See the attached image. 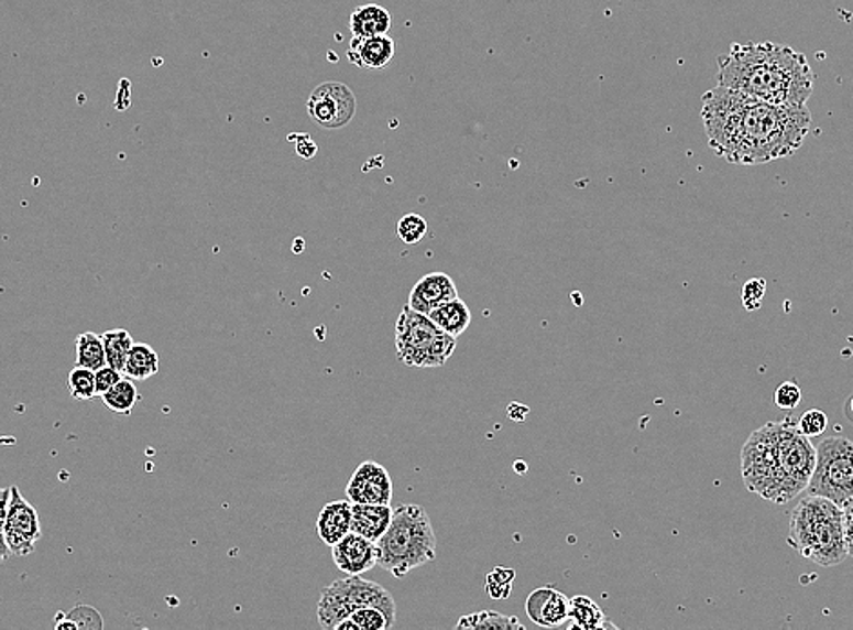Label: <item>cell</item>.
I'll list each match as a JSON object with an SVG mask.
<instances>
[{"instance_id": "obj_1", "label": "cell", "mask_w": 853, "mask_h": 630, "mask_svg": "<svg viewBox=\"0 0 853 630\" xmlns=\"http://www.w3.org/2000/svg\"><path fill=\"white\" fill-rule=\"evenodd\" d=\"M701 119L710 150L734 166L796 155L812 128L807 106L763 102L719 84L703 95Z\"/></svg>"}, {"instance_id": "obj_2", "label": "cell", "mask_w": 853, "mask_h": 630, "mask_svg": "<svg viewBox=\"0 0 853 630\" xmlns=\"http://www.w3.org/2000/svg\"><path fill=\"white\" fill-rule=\"evenodd\" d=\"M813 83L807 55L774 42L732 44L718 61L719 86L763 102L807 106Z\"/></svg>"}, {"instance_id": "obj_3", "label": "cell", "mask_w": 853, "mask_h": 630, "mask_svg": "<svg viewBox=\"0 0 853 630\" xmlns=\"http://www.w3.org/2000/svg\"><path fill=\"white\" fill-rule=\"evenodd\" d=\"M788 545L821 567L843 564L849 558L843 507L812 495L801 498L791 511Z\"/></svg>"}, {"instance_id": "obj_4", "label": "cell", "mask_w": 853, "mask_h": 630, "mask_svg": "<svg viewBox=\"0 0 853 630\" xmlns=\"http://www.w3.org/2000/svg\"><path fill=\"white\" fill-rule=\"evenodd\" d=\"M376 547L378 565L396 578L435 562L438 540L424 507L405 503L394 509L393 520Z\"/></svg>"}, {"instance_id": "obj_5", "label": "cell", "mask_w": 853, "mask_h": 630, "mask_svg": "<svg viewBox=\"0 0 853 630\" xmlns=\"http://www.w3.org/2000/svg\"><path fill=\"white\" fill-rule=\"evenodd\" d=\"M741 475L746 489L777 506L797 498L779 458L777 422L763 425L748 436L741 450Z\"/></svg>"}, {"instance_id": "obj_6", "label": "cell", "mask_w": 853, "mask_h": 630, "mask_svg": "<svg viewBox=\"0 0 853 630\" xmlns=\"http://www.w3.org/2000/svg\"><path fill=\"white\" fill-rule=\"evenodd\" d=\"M458 338L441 332L429 316L405 305L396 321V357L414 369H435L447 363Z\"/></svg>"}, {"instance_id": "obj_7", "label": "cell", "mask_w": 853, "mask_h": 630, "mask_svg": "<svg viewBox=\"0 0 853 630\" xmlns=\"http://www.w3.org/2000/svg\"><path fill=\"white\" fill-rule=\"evenodd\" d=\"M807 495L827 498L835 506L846 507L853 500V442L844 436L822 439Z\"/></svg>"}, {"instance_id": "obj_8", "label": "cell", "mask_w": 853, "mask_h": 630, "mask_svg": "<svg viewBox=\"0 0 853 630\" xmlns=\"http://www.w3.org/2000/svg\"><path fill=\"white\" fill-rule=\"evenodd\" d=\"M307 115L324 130H340L354 119L357 97L347 84H320L310 91Z\"/></svg>"}, {"instance_id": "obj_9", "label": "cell", "mask_w": 853, "mask_h": 630, "mask_svg": "<svg viewBox=\"0 0 853 630\" xmlns=\"http://www.w3.org/2000/svg\"><path fill=\"white\" fill-rule=\"evenodd\" d=\"M42 537L41 518L35 507L22 497L19 487H11L10 506L6 518V543L11 556L24 558L35 551Z\"/></svg>"}, {"instance_id": "obj_10", "label": "cell", "mask_w": 853, "mask_h": 630, "mask_svg": "<svg viewBox=\"0 0 853 630\" xmlns=\"http://www.w3.org/2000/svg\"><path fill=\"white\" fill-rule=\"evenodd\" d=\"M329 587L340 596V599H343L351 615L354 610L373 607L382 610L393 623L396 621V601L393 595L376 582L363 579L362 574H347V578L337 579Z\"/></svg>"}, {"instance_id": "obj_11", "label": "cell", "mask_w": 853, "mask_h": 630, "mask_svg": "<svg viewBox=\"0 0 853 630\" xmlns=\"http://www.w3.org/2000/svg\"><path fill=\"white\" fill-rule=\"evenodd\" d=\"M346 495L352 503H383L391 506L393 480L389 470L376 461H363L352 472Z\"/></svg>"}, {"instance_id": "obj_12", "label": "cell", "mask_w": 853, "mask_h": 630, "mask_svg": "<svg viewBox=\"0 0 853 630\" xmlns=\"http://www.w3.org/2000/svg\"><path fill=\"white\" fill-rule=\"evenodd\" d=\"M331 548L332 562L340 568L341 573H369L378 565L376 542H371L369 537L362 536L358 532H349Z\"/></svg>"}, {"instance_id": "obj_13", "label": "cell", "mask_w": 853, "mask_h": 630, "mask_svg": "<svg viewBox=\"0 0 853 630\" xmlns=\"http://www.w3.org/2000/svg\"><path fill=\"white\" fill-rule=\"evenodd\" d=\"M570 598L554 589V587H539L528 595L525 601V610L533 623L545 629L561 627L569 621Z\"/></svg>"}, {"instance_id": "obj_14", "label": "cell", "mask_w": 853, "mask_h": 630, "mask_svg": "<svg viewBox=\"0 0 853 630\" xmlns=\"http://www.w3.org/2000/svg\"><path fill=\"white\" fill-rule=\"evenodd\" d=\"M394 53H396V42L389 35L352 36L347 50V58L360 69L378 72L393 63Z\"/></svg>"}, {"instance_id": "obj_15", "label": "cell", "mask_w": 853, "mask_h": 630, "mask_svg": "<svg viewBox=\"0 0 853 630\" xmlns=\"http://www.w3.org/2000/svg\"><path fill=\"white\" fill-rule=\"evenodd\" d=\"M456 298H458V290L449 274L429 273L416 282L407 305L411 309L429 315L430 311L438 309L440 305Z\"/></svg>"}, {"instance_id": "obj_16", "label": "cell", "mask_w": 853, "mask_h": 630, "mask_svg": "<svg viewBox=\"0 0 853 630\" xmlns=\"http://www.w3.org/2000/svg\"><path fill=\"white\" fill-rule=\"evenodd\" d=\"M351 522L352 501L349 498L329 501L320 511V517L316 522V531H318L321 542L332 547L340 542L341 537L351 532Z\"/></svg>"}, {"instance_id": "obj_17", "label": "cell", "mask_w": 853, "mask_h": 630, "mask_svg": "<svg viewBox=\"0 0 853 630\" xmlns=\"http://www.w3.org/2000/svg\"><path fill=\"white\" fill-rule=\"evenodd\" d=\"M394 509L383 503H352L351 531L378 542L393 520Z\"/></svg>"}, {"instance_id": "obj_18", "label": "cell", "mask_w": 853, "mask_h": 630, "mask_svg": "<svg viewBox=\"0 0 853 630\" xmlns=\"http://www.w3.org/2000/svg\"><path fill=\"white\" fill-rule=\"evenodd\" d=\"M393 26V17L383 6L363 4L352 11L349 30L352 36L387 35Z\"/></svg>"}, {"instance_id": "obj_19", "label": "cell", "mask_w": 853, "mask_h": 630, "mask_svg": "<svg viewBox=\"0 0 853 630\" xmlns=\"http://www.w3.org/2000/svg\"><path fill=\"white\" fill-rule=\"evenodd\" d=\"M427 316L435 322L436 326L440 327L441 332L455 336V338L463 335L467 327L471 326L472 321L471 309L460 298L450 300L447 304L440 305L438 309L430 311Z\"/></svg>"}, {"instance_id": "obj_20", "label": "cell", "mask_w": 853, "mask_h": 630, "mask_svg": "<svg viewBox=\"0 0 853 630\" xmlns=\"http://www.w3.org/2000/svg\"><path fill=\"white\" fill-rule=\"evenodd\" d=\"M569 629L598 630L612 627L606 623L605 612L589 596L570 598Z\"/></svg>"}, {"instance_id": "obj_21", "label": "cell", "mask_w": 853, "mask_h": 630, "mask_svg": "<svg viewBox=\"0 0 853 630\" xmlns=\"http://www.w3.org/2000/svg\"><path fill=\"white\" fill-rule=\"evenodd\" d=\"M158 369H161V355L147 344H133L125 362L124 377L135 382H144L155 377Z\"/></svg>"}, {"instance_id": "obj_22", "label": "cell", "mask_w": 853, "mask_h": 630, "mask_svg": "<svg viewBox=\"0 0 853 630\" xmlns=\"http://www.w3.org/2000/svg\"><path fill=\"white\" fill-rule=\"evenodd\" d=\"M75 366L86 367L91 371H99L106 362V351H103L102 336L95 333H83L77 336L75 341Z\"/></svg>"}, {"instance_id": "obj_23", "label": "cell", "mask_w": 853, "mask_h": 630, "mask_svg": "<svg viewBox=\"0 0 853 630\" xmlns=\"http://www.w3.org/2000/svg\"><path fill=\"white\" fill-rule=\"evenodd\" d=\"M103 351H106V362L113 367L114 371L124 374L125 362L130 357L131 347H133V336L128 329H111L103 333Z\"/></svg>"}, {"instance_id": "obj_24", "label": "cell", "mask_w": 853, "mask_h": 630, "mask_svg": "<svg viewBox=\"0 0 853 630\" xmlns=\"http://www.w3.org/2000/svg\"><path fill=\"white\" fill-rule=\"evenodd\" d=\"M139 399V389H136L135 380H131L128 377L120 378L119 382L114 383L108 393L102 394V402L117 414H130Z\"/></svg>"}, {"instance_id": "obj_25", "label": "cell", "mask_w": 853, "mask_h": 630, "mask_svg": "<svg viewBox=\"0 0 853 630\" xmlns=\"http://www.w3.org/2000/svg\"><path fill=\"white\" fill-rule=\"evenodd\" d=\"M456 627L458 629H525L517 618L500 615L494 610H481L474 615L461 616Z\"/></svg>"}, {"instance_id": "obj_26", "label": "cell", "mask_w": 853, "mask_h": 630, "mask_svg": "<svg viewBox=\"0 0 853 630\" xmlns=\"http://www.w3.org/2000/svg\"><path fill=\"white\" fill-rule=\"evenodd\" d=\"M68 388L73 399L80 400V402L99 399L97 383H95V371L86 369V367L75 366V369L69 371Z\"/></svg>"}, {"instance_id": "obj_27", "label": "cell", "mask_w": 853, "mask_h": 630, "mask_svg": "<svg viewBox=\"0 0 853 630\" xmlns=\"http://www.w3.org/2000/svg\"><path fill=\"white\" fill-rule=\"evenodd\" d=\"M514 579H516V571L514 568H492L485 578L486 595L491 596L492 599H497V601L507 599L511 596Z\"/></svg>"}, {"instance_id": "obj_28", "label": "cell", "mask_w": 853, "mask_h": 630, "mask_svg": "<svg viewBox=\"0 0 853 630\" xmlns=\"http://www.w3.org/2000/svg\"><path fill=\"white\" fill-rule=\"evenodd\" d=\"M427 229H429L427 220L419 215H414V213L400 218L398 224H396V235L402 242L409 243V246L422 242L427 235Z\"/></svg>"}, {"instance_id": "obj_29", "label": "cell", "mask_w": 853, "mask_h": 630, "mask_svg": "<svg viewBox=\"0 0 853 630\" xmlns=\"http://www.w3.org/2000/svg\"><path fill=\"white\" fill-rule=\"evenodd\" d=\"M352 620L360 627V630H387L394 626L382 610L365 607V609L354 610L351 615Z\"/></svg>"}, {"instance_id": "obj_30", "label": "cell", "mask_w": 853, "mask_h": 630, "mask_svg": "<svg viewBox=\"0 0 853 630\" xmlns=\"http://www.w3.org/2000/svg\"><path fill=\"white\" fill-rule=\"evenodd\" d=\"M77 629H102L103 621L100 618L99 610L88 605H78L72 612L64 615Z\"/></svg>"}, {"instance_id": "obj_31", "label": "cell", "mask_w": 853, "mask_h": 630, "mask_svg": "<svg viewBox=\"0 0 853 630\" xmlns=\"http://www.w3.org/2000/svg\"><path fill=\"white\" fill-rule=\"evenodd\" d=\"M797 425H799V430L808 438L821 436L828 427L827 413H822L821 409H810V411L802 414L801 419L797 420Z\"/></svg>"}, {"instance_id": "obj_32", "label": "cell", "mask_w": 853, "mask_h": 630, "mask_svg": "<svg viewBox=\"0 0 853 630\" xmlns=\"http://www.w3.org/2000/svg\"><path fill=\"white\" fill-rule=\"evenodd\" d=\"M774 402H776L777 408L783 409V411H794V409L801 405V389H799V385H797L796 382H783L781 385L776 389Z\"/></svg>"}, {"instance_id": "obj_33", "label": "cell", "mask_w": 853, "mask_h": 630, "mask_svg": "<svg viewBox=\"0 0 853 630\" xmlns=\"http://www.w3.org/2000/svg\"><path fill=\"white\" fill-rule=\"evenodd\" d=\"M766 295V282L763 279H751L743 285V305L746 311H757L763 305Z\"/></svg>"}, {"instance_id": "obj_34", "label": "cell", "mask_w": 853, "mask_h": 630, "mask_svg": "<svg viewBox=\"0 0 853 630\" xmlns=\"http://www.w3.org/2000/svg\"><path fill=\"white\" fill-rule=\"evenodd\" d=\"M11 487H0V564L11 558L10 548L6 543V518L10 506Z\"/></svg>"}, {"instance_id": "obj_35", "label": "cell", "mask_w": 853, "mask_h": 630, "mask_svg": "<svg viewBox=\"0 0 853 630\" xmlns=\"http://www.w3.org/2000/svg\"><path fill=\"white\" fill-rule=\"evenodd\" d=\"M124 377L122 372L114 371L113 367L103 366L99 371H95V383H97V397L102 399L103 393H108L120 378Z\"/></svg>"}, {"instance_id": "obj_36", "label": "cell", "mask_w": 853, "mask_h": 630, "mask_svg": "<svg viewBox=\"0 0 853 630\" xmlns=\"http://www.w3.org/2000/svg\"><path fill=\"white\" fill-rule=\"evenodd\" d=\"M289 140L295 142L296 153L304 156V159H313L316 155V151H318V145H316L315 140L310 139L309 134H289Z\"/></svg>"}, {"instance_id": "obj_37", "label": "cell", "mask_w": 853, "mask_h": 630, "mask_svg": "<svg viewBox=\"0 0 853 630\" xmlns=\"http://www.w3.org/2000/svg\"><path fill=\"white\" fill-rule=\"evenodd\" d=\"M844 537H846V548L849 556H853V500L849 506L843 507Z\"/></svg>"}, {"instance_id": "obj_38", "label": "cell", "mask_w": 853, "mask_h": 630, "mask_svg": "<svg viewBox=\"0 0 853 630\" xmlns=\"http://www.w3.org/2000/svg\"><path fill=\"white\" fill-rule=\"evenodd\" d=\"M335 630H360V627L354 623L352 618H347V620L340 621Z\"/></svg>"}, {"instance_id": "obj_39", "label": "cell", "mask_w": 853, "mask_h": 630, "mask_svg": "<svg viewBox=\"0 0 853 630\" xmlns=\"http://www.w3.org/2000/svg\"><path fill=\"white\" fill-rule=\"evenodd\" d=\"M844 413H846V419H849L850 422H853V394L849 400H846V405H844Z\"/></svg>"}, {"instance_id": "obj_40", "label": "cell", "mask_w": 853, "mask_h": 630, "mask_svg": "<svg viewBox=\"0 0 853 630\" xmlns=\"http://www.w3.org/2000/svg\"><path fill=\"white\" fill-rule=\"evenodd\" d=\"M516 467H517V469H520V470H517V472H520V475H523V472H525V469H527V465L522 464V461H517Z\"/></svg>"}]
</instances>
